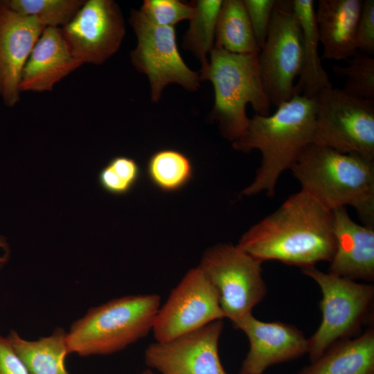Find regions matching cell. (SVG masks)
<instances>
[{
    "label": "cell",
    "instance_id": "obj_1",
    "mask_svg": "<svg viewBox=\"0 0 374 374\" xmlns=\"http://www.w3.org/2000/svg\"><path fill=\"white\" fill-rule=\"evenodd\" d=\"M237 246L262 262L302 269L330 262L336 247L332 211L301 190L251 226Z\"/></svg>",
    "mask_w": 374,
    "mask_h": 374
},
{
    "label": "cell",
    "instance_id": "obj_2",
    "mask_svg": "<svg viewBox=\"0 0 374 374\" xmlns=\"http://www.w3.org/2000/svg\"><path fill=\"white\" fill-rule=\"evenodd\" d=\"M314 98L295 95L267 116L255 114L245 134L233 143L236 150H258L260 166L252 183L242 192L254 195L265 192L274 196L281 174L290 169L301 151L313 143L315 130Z\"/></svg>",
    "mask_w": 374,
    "mask_h": 374
},
{
    "label": "cell",
    "instance_id": "obj_3",
    "mask_svg": "<svg viewBox=\"0 0 374 374\" xmlns=\"http://www.w3.org/2000/svg\"><path fill=\"white\" fill-rule=\"evenodd\" d=\"M290 170L301 190L325 207L350 206L364 225L374 228V161L312 143Z\"/></svg>",
    "mask_w": 374,
    "mask_h": 374
},
{
    "label": "cell",
    "instance_id": "obj_4",
    "mask_svg": "<svg viewBox=\"0 0 374 374\" xmlns=\"http://www.w3.org/2000/svg\"><path fill=\"white\" fill-rule=\"evenodd\" d=\"M161 306L157 294L127 295L92 308L66 332L69 353L110 355L123 350L152 331Z\"/></svg>",
    "mask_w": 374,
    "mask_h": 374
},
{
    "label": "cell",
    "instance_id": "obj_5",
    "mask_svg": "<svg viewBox=\"0 0 374 374\" xmlns=\"http://www.w3.org/2000/svg\"><path fill=\"white\" fill-rule=\"evenodd\" d=\"M258 53L237 54L214 47L201 81L208 80L214 89L211 118L217 121L222 135L233 143L244 136L249 118L246 106L256 114H270L271 105L260 78Z\"/></svg>",
    "mask_w": 374,
    "mask_h": 374
},
{
    "label": "cell",
    "instance_id": "obj_6",
    "mask_svg": "<svg viewBox=\"0 0 374 374\" xmlns=\"http://www.w3.org/2000/svg\"><path fill=\"white\" fill-rule=\"evenodd\" d=\"M301 269L319 285L322 293V320L317 331L308 339V353L313 362L332 345L348 339L359 328L371 309L374 287L323 272L315 266Z\"/></svg>",
    "mask_w": 374,
    "mask_h": 374
},
{
    "label": "cell",
    "instance_id": "obj_7",
    "mask_svg": "<svg viewBox=\"0 0 374 374\" xmlns=\"http://www.w3.org/2000/svg\"><path fill=\"white\" fill-rule=\"evenodd\" d=\"M313 143L374 161V101L332 87L314 97Z\"/></svg>",
    "mask_w": 374,
    "mask_h": 374
},
{
    "label": "cell",
    "instance_id": "obj_8",
    "mask_svg": "<svg viewBox=\"0 0 374 374\" xmlns=\"http://www.w3.org/2000/svg\"><path fill=\"white\" fill-rule=\"evenodd\" d=\"M260 260L237 245L208 249L198 266L215 289L224 317L233 324L252 313L267 294Z\"/></svg>",
    "mask_w": 374,
    "mask_h": 374
},
{
    "label": "cell",
    "instance_id": "obj_9",
    "mask_svg": "<svg viewBox=\"0 0 374 374\" xmlns=\"http://www.w3.org/2000/svg\"><path fill=\"white\" fill-rule=\"evenodd\" d=\"M303 57L301 28L292 0H276L266 41L258 55L262 85L271 105L295 96Z\"/></svg>",
    "mask_w": 374,
    "mask_h": 374
},
{
    "label": "cell",
    "instance_id": "obj_10",
    "mask_svg": "<svg viewBox=\"0 0 374 374\" xmlns=\"http://www.w3.org/2000/svg\"><path fill=\"white\" fill-rule=\"evenodd\" d=\"M129 22L137 39L136 46L130 53L131 62L148 77L152 102H158L164 88L171 83L188 91L197 90L199 74L191 70L181 57L175 27L157 26L134 9L131 11Z\"/></svg>",
    "mask_w": 374,
    "mask_h": 374
},
{
    "label": "cell",
    "instance_id": "obj_11",
    "mask_svg": "<svg viewBox=\"0 0 374 374\" xmlns=\"http://www.w3.org/2000/svg\"><path fill=\"white\" fill-rule=\"evenodd\" d=\"M224 318L215 289L197 267L184 275L161 305L152 332L156 341L164 342Z\"/></svg>",
    "mask_w": 374,
    "mask_h": 374
},
{
    "label": "cell",
    "instance_id": "obj_12",
    "mask_svg": "<svg viewBox=\"0 0 374 374\" xmlns=\"http://www.w3.org/2000/svg\"><path fill=\"white\" fill-rule=\"evenodd\" d=\"M61 28L71 55L82 64H103L117 52L125 35L121 10L113 0L85 1Z\"/></svg>",
    "mask_w": 374,
    "mask_h": 374
},
{
    "label": "cell",
    "instance_id": "obj_13",
    "mask_svg": "<svg viewBox=\"0 0 374 374\" xmlns=\"http://www.w3.org/2000/svg\"><path fill=\"white\" fill-rule=\"evenodd\" d=\"M222 319L164 342L150 344L147 366L161 374H227L218 353Z\"/></svg>",
    "mask_w": 374,
    "mask_h": 374
},
{
    "label": "cell",
    "instance_id": "obj_14",
    "mask_svg": "<svg viewBox=\"0 0 374 374\" xmlns=\"http://www.w3.org/2000/svg\"><path fill=\"white\" fill-rule=\"evenodd\" d=\"M244 332L249 350L241 371L262 374L270 366L297 358L308 351V340L295 326L264 322L250 313L233 324Z\"/></svg>",
    "mask_w": 374,
    "mask_h": 374
},
{
    "label": "cell",
    "instance_id": "obj_15",
    "mask_svg": "<svg viewBox=\"0 0 374 374\" xmlns=\"http://www.w3.org/2000/svg\"><path fill=\"white\" fill-rule=\"evenodd\" d=\"M44 29L33 18L11 10L0 1V96L7 107L20 100L24 68Z\"/></svg>",
    "mask_w": 374,
    "mask_h": 374
},
{
    "label": "cell",
    "instance_id": "obj_16",
    "mask_svg": "<svg viewBox=\"0 0 374 374\" xmlns=\"http://www.w3.org/2000/svg\"><path fill=\"white\" fill-rule=\"evenodd\" d=\"M332 211L336 247L328 272L353 280H373L374 228L356 223L344 207Z\"/></svg>",
    "mask_w": 374,
    "mask_h": 374
},
{
    "label": "cell",
    "instance_id": "obj_17",
    "mask_svg": "<svg viewBox=\"0 0 374 374\" xmlns=\"http://www.w3.org/2000/svg\"><path fill=\"white\" fill-rule=\"evenodd\" d=\"M82 64L71 53L61 28H46L24 68L20 91H51Z\"/></svg>",
    "mask_w": 374,
    "mask_h": 374
},
{
    "label": "cell",
    "instance_id": "obj_18",
    "mask_svg": "<svg viewBox=\"0 0 374 374\" xmlns=\"http://www.w3.org/2000/svg\"><path fill=\"white\" fill-rule=\"evenodd\" d=\"M362 0H319L314 10L323 58L347 60L357 51V28Z\"/></svg>",
    "mask_w": 374,
    "mask_h": 374
},
{
    "label": "cell",
    "instance_id": "obj_19",
    "mask_svg": "<svg viewBox=\"0 0 374 374\" xmlns=\"http://www.w3.org/2000/svg\"><path fill=\"white\" fill-rule=\"evenodd\" d=\"M297 374H374V330L336 342Z\"/></svg>",
    "mask_w": 374,
    "mask_h": 374
},
{
    "label": "cell",
    "instance_id": "obj_20",
    "mask_svg": "<svg viewBox=\"0 0 374 374\" xmlns=\"http://www.w3.org/2000/svg\"><path fill=\"white\" fill-rule=\"evenodd\" d=\"M302 31V67L295 84V95L314 98L320 91L332 87L319 55V33L313 0H292Z\"/></svg>",
    "mask_w": 374,
    "mask_h": 374
},
{
    "label": "cell",
    "instance_id": "obj_21",
    "mask_svg": "<svg viewBox=\"0 0 374 374\" xmlns=\"http://www.w3.org/2000/svg\"><path fill=\"white\" fill-rule=\"evenodd\" d=\"M7 337L29 374H69L65 366L69 354L66 332L62 328H56L51 335L34 341L13 330Z\"/></svg>",
    "mask_w": 374,
    "mask_h": 374
},
{
    "label": "cell",
    "instance_id": "obj_22",
    "mask_svg": "<svg viewBox=\"0 0 374 374\" xmlns=\"http://www.w3.org/2000/svg\"><path fill=\"white\" fill-rule=\"evenodd\" d=\"M214 47L237 54L259 53L242 0H224L219 13Z\"/></svg>",
    "mask_w": 374,
    "mask_h": 374
},
{
    "label": "cell",
    "instance_id": "obj_23",
    "mask_svg": "<svg viewBox=\"0 0 374 374\" xmlns=\"http://www.w3.org/2000/svg\"><path fill=\"white\" fill-rule=\"evenodd\" d=\"M222 0L191 1L193 15L183 37V48L191 52L201 64L200 72L208 65V54L215 45L216 26Z\"/></svg>",
    "mask_w": 374,
    "mask_h": 374
},
{
    "label": "cell",
    "instance_id": "obj_24",
    "mask_svg": "<svg viewBox=\"0 0 374 374\" xmlns=\"http://www.w3.org/2000/svg\"><path fill=\"white\" fill-rule=\"evenodd\" d=\"M147 175L150 181L163 192H175L192 179L193 168L184 153L164 149L154 152L149 159Z\"/></svg>",
    "mask_w": 374,
    "mask_h": 374
},
{
    "label": "cell",
    "instance_id": "obj_25",
    "mask_svg": "<svg viewBox=\"0 0 374 374\" xmlns=\"http://www.w3.org/2000/svg\"><path fill=\"white\" fill-rule=\"evenodd\" d=\"M11 10L33 18L46 28H60L69 24L78 13L83 0H6Z\"/></svg>",
    "mask_w": 374,
    "mask_h": 374
},
{
    "label": "cell",
    "instance_id": "obj_26",
    "mask_svg": "<svg viewBox=\"0 0 374 374\" xmlns=\"http://www.w3.org/2000/svg\"><path fill=\"white\" fill-rule=\"evenodd\" d=\"M347 60L346 66H332L335 73L346 79L342 89L356 98L374 101L373 57L357 51Z\"/></svg>",
    "mask_w": 374,
    "mask_h": 374
},
{
    "label": "cell",
    "instance_id": "obj_27",
    "mask_svg": "<svg viewBox=\"0 0 374 374\" xmlns=\"http://www.w3.org/2000/svg\"><path fill=\"white\" fill-rule=\"evenodd\" d=\"M139 10L157 26L175 27L179 21L190 19L193 8L191 3L179 0H145Z\"/></svg>",
    "mask_w": 374,
    "mask_h": 374
},
{
    "label": "cell",
    "instance_id": "obj_28",
    "mask_svg": "<svg viewBox=\"0 0 374 374\" xmlns=\"http://www.w3.org/2000/svg\"><path fill=\"white\" fill-rule=\"evenodd\" d=\"M242 2L260 50L267 37L276 0H242Z\"/></svg>",
    "mask_w": 374,
    "mask_h": 374
},
{
    "label": "cell",
    "instance_id": "obj_29",
    "mask_svg": "<svg viewBox=\"0 0 374 374\" xmlns=\"http://www.w3.org/2000/svg\"><path fill=\"white\" fill-rule=\"evenodd\" d=\"M358 51L374 54V1H363L357 28Z\"/></svg>",
    "mask_w": 374,
    "mask_h": 374
},
{
    "label": "cell",
    "instance_id": "obj_30",
    "mask_svg": "<svg viewBox=\"0 0 374 374\" xmlns=\"http://www.w3.org/2000/svg\"><path fill=\"white\" fill-rule=\"evenodd\" d=\"M107 165L116 177L131 190L140 177V168L136 161L128 157L112 158Z\"/></svg>",
    "mask_w": 374,
    "mask_h": 374
},
{
    "label": "cell",
    "instance_id": "obj_31",
    "mask_svg": "<svg viewBox=\"0 0 374 374\" xmlns=\"http://www.w3.org/2000/svg\"><path fill=\"white\" fill-rule=\"evenodd\" d=\"M0 374H29L8 337L0 335Z\"/></svg>",
    "mask_w": 374,
    "mask_h": 374
},
{
    "label": "cell",
    "instance_id": "obj_32",
    "mask_svg": "<svg viewBox=\"0 0 374 374\" xmlns=\"http://www.w3.org/2000/svg\"><path fill=\"white\" fill-rule=\"evenodd\" d=\"M9 247L6 240L0 235V269L7 262L8 260Z\"/></svg>",
    "mask_w": 374,
    "mask_h": 374
},
{
    "label": "cell",
    "instance_id": "obj_33",
    "mask_svg": "<svg viewBox=\"0 0 374 374\" xmlns=\"http://www.w3.org/2000/svg\"><path fill=\"white\" fill-rule=\"evenodd\" d=\"M140 374H153V373L150 370H146L141 373Z\"/></svg>",
    "mask_w": 374,
    "mask_h": 374
},
{
    "label": "cell",
    "instance_id": "obj_34",
    "mask_svg": "<svg viewBox=\"0 0 374 374\" xmlns=\"http://www.w3.org/2000/svg\"><path fill=\"white\" fill-rule=\"evenodd\" d=\"M240 374H249V373H247L241 371Z\"/></svg>",
    "mask_w": 374,
    "mask_h": 374
}]
</instances>
